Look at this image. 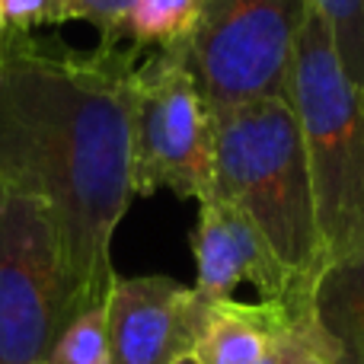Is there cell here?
Segmentation results:
<instances>
[{
    "label": "cell",
    "instance_id": "obj_1",
    "mask_svg": "<svg viewBox=\"0 0 364 364\" xmlns=\"http://www.w3.org/2000/svg\"><path fill=\"white\" fill-rule=\"evenodd\" d=\"M141 48L90 51L6 29L0 42V192L55 218L80 310L115 284L112 237L132 205V90Z\"/></svg>",
    "mask_w": 364,
    "mask_h": 364
},
{
    "label": "cell",
    "instance_id": "obj_2",
    "mask_svg": "<svg viewBox=\"0 0 364 364\" xmlns=\"http://www.w3.org/2000/svg\"><path fill=\"white\" fill-rule=\"evenodd\" d=\"M214 198L233 201L314 297L326 256L316 230L307 151L288 100L214 115Z\"/></svg>",
    "mask_w": 364,
    "mask_h": 364
},
{
    "label": "cell",
    "instance_id": "obj_3",
    "mask_svg": "<svg viewBox=\"0 0 364 364\" xmlns=\"http://www.w3.org/2000/svg\"><path fill=\"white\" fill-rule=\"evenodd\" d=\"M288 102L301 125L316 230L329 265L364 240V90L348 77L316 10L297 38Z\"/></svg>",
    "mask_w": 364,
    "mask_h": 364
},
{
    "label": "cell",
    "instance_id": "obj_4",
    "mask_svg": "<svg viewBox=\"0 0 364 364\" xmlns=\"http://www.w3.org/2000/svg\"><path fill=\"white\" fill-rule=\"evenodd\" d=\"M310 10V0H205L182 51L208 112L288 100Z\"/></svg>",
    "mask_w": 364,
    "mask_h": 364
},
{
    "label": "cell",
    "instance_id": "obj_5",
    "mask_svg": "<svg viewBox=\"0 0 364 364\" xmlns=\"http://www.w3.org/2000/svg\"><path fill=\"white\" fill-rule=\"evenodd\" d=\"M170 188L176 198H214V115L188 70L182 42L134 70L132 192Z\"/></svg>",
    "mask_w": 364,
    "mask_h": 364
},
{
    "label": "cell",
    "instance_id": "obj_6",
    "mask_svg": "<svg viewBox=\"0 0 364 364\" xmlns=\"http://www.w3.org/2000/svg\"><path fill=\"white\" fill-rule=\"evenodd\" d=\"M80 314L51 211L0 192V364H48Z\"/></svg>",
    "mask_w": 364,
    "mask_h": 364
},
{
    "label": "cell",
    "instance_id": "obj_7",
    "mask_svg": "<svg viewBox=\"0 0 364 364\" xmlns=\"http://www.w3.org/2000/svg\"><path fill=\"white\" fill-rule=\"evenodd\" d=\"M195 256V291L208 304L230 301L243 282L256 284L262 301L284 307L294 320L310 316V291L291 275L256 230L250 218L233 201L208 198L198 205V220L188 237Z\"/></svg>",
    "mask_w": 364,
    "mask_h": 364
},
{
    "label": "cell",
    "instance_id": "obj_8",
    "mask_svg": "<svg viewBox=\"0 0 364 364\" xmlns=\"http://www.w3.org/2000/svg\"><path fill=\"white\" fill-rule=\"evenodd\" d=\"M211 304L170 275L115 278L106 301L109 364H176L195 355Z\"/></svg>",
    "mask_w": 364,
    "mask_h": 364
},
{
    "label": "cell",
    "instance_id": "obj_9",
    "mask_svg": "<svg viewBox=\"0 0 364 364\" xmlns=\"http://www.w3.org/2000/svg\"><path fill=\"white\" fill-rule=\"evenodd\" d=\"M288 320L294 316L269 301H214L195 358L201 364H269L272 339Z\"/></svg>",
    "mask_w": 364,
    "mask_h": 364
},
{
    "label": "cell",
    "instance_id": "obj_10",
    "mask_svg": "<svg viewBox=\"0 0 364 364\" xmlns=\"http://www.w3.org/2000/svg\"><path fill=\"white\" fill-rule=\"evenodd\" d=\"M310 316L329 355L364 352V240L320 272Z\"/></svg>",
    "mask_w": 364,
    "mask_h": 364
},
{
    "label": "cell",
    "instance_id": "obj_11",
    "mask_svg": "<svg viewBox=\"0 0 364 364\" xmlns=\"http://www.w3.org/2000/svg\"><path fill=\"white\" fill-rule=\"evenodd\" d=\"M205 0H138L128 16L132 45H176L192 32Z\"/></svg>",
    "mask_w": 364,
    "mask_h": 364
},
{
    "label": "cell",
    "instance_id": "obj_12",
    "mask_svg": "<svg viewBox=\"0 0 364 364\" xmlns=\"http://www.w3.org/2000/svg\"><path fill=\"white\" fill-rule=\"evenodd\" d=\"M326 23L348 77L364 90V0H310Z\"/></svg>",
    "mask_w": 364,
    "mask_h": 364
},
{
    "label": "cell",
    "instance_id": "obj_13",
    "mask_svg": "<svg viewBox=\"0 0 364 364\" xmlns=\"http://www.w3.org/2000/svg\"><path fill=\"white\" fill-rule=\"evenodd\" d=\"M48 364H109V336H106V304L80 314L55 346Z\"/></svg>",
    "mask_w": 364,
    "mask_h": 364
},
{
    "label": "cell",
    "instance_id": "obj_14",
    "mask_svg": "<svg viewBox=\"0 0 364 364\" xmlns=\"http://www.w3.org/2000/svg\"><path fill=\"white\" fill-rule=\"evenodd\" d=\"M64 23L83 19L102 36V45H119L128 38V16L138 0H61Z\"/></svg>",
    "mask_w": 364,
    "mask_h": 364
},
{
    "label": "cell",
    "instance_id": "obj_15",
    "mask_svg": "<svg viewBox=\"0 0 364 364\" xmlns=\"http://www.w3.org/2000/svg\"><path fill=\"white\" fill-rule=\"evenodd\" d=\"M269 364H333L314 320H288L272 339Z\"/></svg>",
    "mask_w": 364,
    "mask_h": 364
},
{
    "label": "cell",
    "instance_id": "obj_16",
    "mask_svg": "<svg viewBox=\"0 0 364 364\" xmlns=\"http://www.w3.org/2000/svg\"><path fill=\"white\" fill-rule=\"evenodd\" d=\"M329 358H333V364H364V352H336Z\"/></svg>",
    "mask_w": 364,
    "mask_h": 364
},
{
    "label": "cell",
    "instance_id": "obj_17",
    "mask_svg": "<svg viewBox=\"0 0 364 364\" xmlns=\"http://www.w3.org/2000/svg\"><path fill=\"white\" fill-rule=\"evenodd\" d=\"M176 364H201L198 358H195V355H186V358H179Z\"/></svg>",
    "mask_w": 364,
    "mask_h": 364
},
{
    "label": "cell",
    "instance_id": "obj_18",
    "mask_svg": "<svg viewBox=\"0 0 364 364\" xmlns=\"http://www.w3.org/2000/svg\"><path fill=\"white\" fill-rule=\"evenodd\" d=\"M4 36H6V23H4V16H0V42H4Z\"/></svg>",
    "mask_w": 364,
    "mask_h": 364
},
{
    "label": "cell",
    "instance_id": "obj_19",
    "mask_svg": "<svg viewBox=\"0 0 364 364\" xmlns=\"http://www.w3.org/2000/svg\"><path fill=\"white\" fill-rule=\"evenodd\" d=\"M58 4H61V0H58ZM61 10H64V4H61Z\"/></svg>",
    "mask_w": 364,
    "mask_h": 364
}]
</instances>
